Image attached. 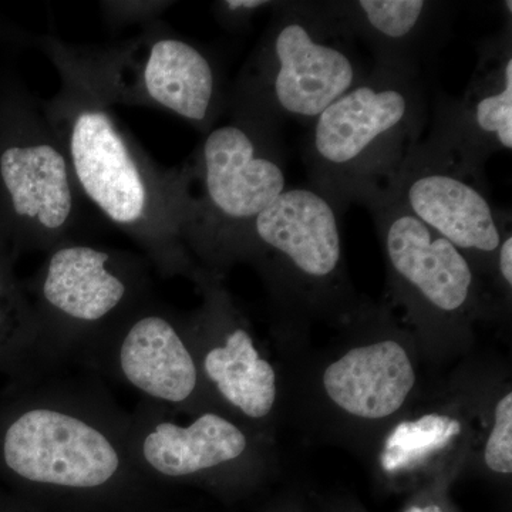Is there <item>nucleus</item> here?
I'll return each mask as SVG.
<instances>
[{"label":"nucleus","mask_w":512,"mask_h":512,"mask_svg":"<svg viewBox=\"0 0 512 512\" xmlns=\"http://www.w3.org/2000/svg\"><path fill=\"white\" fill-rule=\"evenodd\" d=\"M46 50L62 86L45 114L64 148L86 204L133 239L163 275L197 282L188 248L190 191L185 167L165 170L147 156L111 111L113 104L87 79L55 39Z\"/></svg>","instance_id":"nucleus-1"},{"label":"nucleus","mask_w":512,"mask_h":512,"mask_svg":"<svg viewBox=\"0 0 512 512\" xmlns=\"http://www.w3.org/2000/svg\"><path fill=\"white\" fill-rule=\"evenodd\" d=\"M0 463L47 493L109 494L148 478L130 446V413L93 384L46 380L0 434Z\"/></svg>","instance_id":"nucleus-2"},{"label":"nucleus","mask_w":512,"mask_h":512,"mask_svg":"<svg viewBox=\"0 0 512 512\" xmlns=\"http://www.w3.org/2000/svg\"><path fill=\"white\" fill-rule=\"evenodd\" d=\"M429 120L423 76L372 64L309 126L303 163L315 190L338 208L386 190Z\"/></svg>","instance_id":"nucleus-3"},{"label":"nucleus","mask_w":512,"mask_h":512,"mask_svg":"<svg viewBox=\"0 0 512 512\" xmlns=\"http://www.w3.org/2000/svg\"><path fill=\"white\" fill-rule=\"evenodd\" d=\"M369 70L326 2H276L229 89L228 110L278 131L286 121L311 124Z\"/></svg>","instance_id":"nucleus-4"},{"label":"nucleus","mask_w":512,"mask_h":512,"mask_svg":"<svg viewBox=\"0 0 512 512\" xmlns=\"http://www.w3.org/2000/svg\"><path fill=\"white\" fill-rule=\"evenodd\" d=\"M185 170L188 248L200 275L220 279L239 238L288 188L279 131L231 116L204 134Z\"/></svg>","instance_id":"nucleus-5"},{"label":"nucleus","mask_w":512,"mask_h":512,"mask_svg":"<svg viewBox=\"0 0 512 512\" xmlns=\"http://www.w3.org/2000/svg\"><path fill=\"white\" fill-rule=\"evenodd\" d=\"M32 292L40 340L53 367L79 355L153 296L147 261L82 239L46 252Z\"/></svg>","instance_id":"nucleus-6"},{"label":"nucleus","mask_w":512,"mask_h":512,"mask_svg":"<svg viewBox=\"0 0 512 512\" xmlns=\"http://www.w3.org/2000/svg\"><path fill=\"white\" fill-rule=\"evenodd\" d=\"M69 53L111 104L168 111L202 134L228 109L229 90L215 56L160 23L107 52Z\"/></svg>","instance_id":"nucleus-7"},{"label":"nucleus","mask_w":512,"mask_h":512,"mask_svg":"<svg viewBox=\"0 0 512 512\" xmlns=\"http://www.w3.org/2000/svg\"><path fill=\"white\" fill-rule=\"evenodd\" d=\"M238 259L258 266L286 296L325 305L343 286L340 212L313 187L286 188L239 238L229 265Z\"/></svg>","instance_id":"nucleus-8"},{"label":"nucleus","mask_w":512,"mask_h":512,"mask_svg":"<svg viewBox=\"0 0 512 512\" xmlns=\"http://www.w3.org/2000/svg\"><path fill=\"white\" fill-rule=\"evenodd\" d=\"M123 384L144 402L177 412L207 409L210 392L202 380L188 316L150 296L76 356Z\"/></svg>","instance_id":"nucleus-9"},{"label":"nucleus","mask_w":512,"mask_h":512,"mask_svg":"<svg viewBox=\"0 0 512 512\" xmlns=\"http://www.w3.org/2000/svg\"><path fill=\"white\" fill-rule=\"evenodd\" d=\"M387 194L477 265H493L511 212L495 204L483 175L420 141L387 185Z\"/></svg>","instance_id":"nucleus-10"},{"label":"nucleus","mask_w":512,"mask_h":512,"mask_svg":"<svg viewBox=\"0 0 512 512\" xmlns=\"http://www.w3.org/2000/svg\"><path fill=\"white\" fill-rule=\"evenodd\" d=\"M362 205L375 222L397 296L421 318H466L478 296L470 259L387 192H377Z\"/></svg>","instance_id":"nucleus-11"},{"label":"nucleus","mask_w":512,"mask_h":512,"mask_svg":"<svg viewBox=\"0 0 512 512\" xmlns=\"http://www.w3.org/2000/svg\"><path fill=\"white\" fill-rule=\"evenodd\" d=\"M0 183L33 247L47 252L80 241L86 201L45 110H33L22 138L0 151Z\"/></svg>","instance_id":"nucleus-12"},{"label":"nucleus","mask_w":512,"mask_h":512,"mask_svg":"<svg viewBox=\"0 0 512 512\" xmlns=\"http://www.w3.org/2000/svg\"><path fill=\"white\" fill-rule=\"evenodd\" d=\"M130 446L148 480L217 477L252 457L251 437L228 414L214 407L177 412L144 400L130 413Z\"/></svg>","instance_id":"nucleus-13"},{"label":"nucleus","mask_w":512,"mask_h":512,"mask_svg":"<svg viewBox=\"0 0 512 512\" xmlns=\"http://www.w3.org/2000/svg\"><path fill=\"white\" fill-rule=\"evenodd\" d=\"M478 60L461 96L437 97L427 141L470 173L485 177L495 154L512 150V15L477 45Z\"/></svg>","instance_id":"nucleus-14"},{"label":"nucleus","mask_w":512,"mask_h":512,"mask_svg":"<svg viewBox=\"0 0 512 512\" xmlns=\"http://www.w3.org/2000/svg\"><path fill=\"white\" fill-rule=\"evenodd\" d=\"M197 285L204 303L188 316V325L205 387L229 412L249 421L268 419L278 400L275 367L218 279L202 275Z\"/></svg>","instance_id":"nucleus-15"},{"label":"nucleus","mask_w":512,"mask_h":512,"mask_svg":"<svg viewBox=\"0 0 512 512\" xmlns=\"http://www.w3.org/2000/svg\"><path fill=\"white\" fill-rule=\"evenodd\" d=\"M375 66L423 76L450 37L457 5L436 0H326Z\"/></svg>","instance_id":"nucleus-16"},{"label":"nucleus","mask_w":512,"mask_h":512,"mask_svg":"<svg viewBox=\"0 0 512 512\" xmlns=\"http://www.w3.org/2000/svg\"><path fill=\"white\" fill-rule=\"evenodd\" d=\"M416 379L406 346L389 338L348 350L326 367L322 384L330 402L343 413L383 420L402 409Z\"/></svg>","instance_id":"nucleus-17"},{"label":"nucleus","mask_w":512,"mask_h":512,"mask_svg":"<svg viewBox=\"0 0 512 512\" xmlns=\"http://www.w3.org/2000/svg\"><path fill=\"white\" fill-rule=\"evenodd\" d=\"M463 433V421L447 413H429L402 421L384 440L380 467L389 476L416 473L456 447Z\"/></svg>","instance_id":"nucleus-18"},{"label":"nucleus","mask_w":512,"mask_h":512,"mask_svg":"<svg viewBox=\"0 0 512 512\" xmlns=\"http://www.w3.org/2000/svg\"><path fill=\"white\" fill-rule=\"evenodd\" d=\"M484 463L493 473H512V393L495 404L493 427L484 448Z\"/></svg>","instance_id":"nucleus-19"},{"label":"nucleus","mask_w":512,"mask_h":512,"mask_svg":"<svg viewBox=\"0 0 512 512\" xmlns=\"http://www.w3.org/2000/svg\"><path fill=\"white\" fill-rule=\"evenodd\" d=\"M268 0H222L212 5L215 19L229 32H245L265 10L274 9Z\"/></svg>","instance_id":"nucleus-20"},{"label":"nucleus","mask_w":512,"mask_h":512,"mask_svg":"<svg viewBox=\"0 0 512 512\" xmlns=\"http://www.w3.org/2000/svg\"><path fill=\"white\" fill-rule=\"evenodd\" d=\"M493 266L497 272L498 279L510 295L512 288V232L508 228L501 239L500 247L495 252Z\"/></svg>","instance_id":"nucleus-21"},{"label":"nucleus","mask_w":512,"mask_h":512,"mask_svg":"<svg viewBox=\"0 0 512 512\" xmlns=\"http://www.w3.org/2000/svg\"><path fill=\"white\" fill-rule=\"evenodd\" d=\"M406 512H443L440 507L437 505H414V507H410Z\"/></svg>","instance_id":"nucleus-22"},{"label":"nucleus","mask_w":512,"mask_h":512,"mask_svg":"<svg viewBox=\"0 0 512 512\" xmlns=\"http://www.w3.org/2000/svg\"><path fill=\"white\" fill-rule=\"evenodd\" d=\"M2 292H5V279L0 275V296H2ZM0 326H2V305H0Z\"/></svg>","instance_id":"nucleus-23"}]
</instances>
